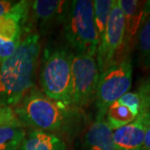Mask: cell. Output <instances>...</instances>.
<instances>
[{"instance_id":"1","label":"cell","mask_w":150,"mask_h":150,"mask_svg":"<svg viewBox=\"0 0 150 150\" xmlns=\"http://www.w3.org/2000/svg\"><path fill=\"white\" fill-rule=\"evenodd\" d=\"M40 53L39 34L28 33L13 55L0 63V107L16 106L34 87Z\"/></svg>"},{"instance_id":"2","label":"cell","mask_w":150,"mask_h":150,"mask_svg":"<svg viewBox=\"0 0 150 150\" xmlns=\"http://www.w3.org/2000/svg\"><path fill=\"white\" fill-rule=\"evenodd\" d=\"M13 108L23 127L57 135L75 134L83 122L79 109L60 105L34 87Z\"/></svg>"},{"instance_id":"3","label":"cell","mask_w":150,"mask_h":150,"mask_svg":"<svg viewBox=\"0 0 150 150\" xmlns=\"http://www.w3.org/2000/svg\"><path fill=\"white\" fill-rule=\"evenodd\" d=\"M73 53L62 47L46 48L39 70L42 92L53 101L64 107H72Z\"/></svg>"},{"instance_id":"4","label":"cell","mask_w":150,"mask_h":150,"mask_svg":"<svg viewBox=\"0 0 150 150\" xmlns=\"http://www.w3.org/2000/svg\"><path fill=\"white\" fill-rule=\"evenodd\" d=\"M63 24L65 38L75 53L96 56L99 38L93 19V1H71Z\"/></svg>"},{"instance_id":"5","label":"cell","mask_w":150,"mask_h":150,"mask_svg":"<svg viewBox=\"0 0 150 150\" xmlns=\"http://www.w3.org/2000/svg\"><path fill=\"white\" fill-rule=\"evenodd\" d=\"M133 81V65L130 57L112 65L100 74L95 103L96 118H104L108 108L128 93Z\"/></svg>"},{"instance_id":"6","label":"cell","mask_w":150,"mask_h":150,"mask_svg":"<svg viewBox=\"0 0 150 150\" xmlns=\"http://www.w3.org/2000/svg\"><path fill=\"white\" fill-rule=\"evenodd\" d=\"M71 73L72 107L81 110L96 98L100 77L96 56L73 54Z\"/></svg>"},{"instance_id":"7","label":"cell","mask_w":150,"mask_h":150,"mask_svg":"<svg viewBox=\"0 0 150 150\" xmlns=\"http://www.w3.org/2000/svg\"><path fill=\"white\" fill-rule=\"evenodd\" d=\"M124 48V17L118 6V1L114 0L105 31L97 49L96 60L100 74L112 65L126 59Z\"/></svg>"},{"instance_id":"8","label":"cell","mask_w":150,"mask_h":150,"mask_svg":"<svg viewBox=\"0 0 150 150\" xmlns=\"http://www.w3.org/2000/svg\"><path fill=\"white\" fill-rule=\"evenodd\" d=\"M125 23V57H130L137 34L144 20L150 16V1L117 0Z\"/></svg>"},{"instance_id":"9","label":"cell","mask_w":150,"mask_h":150,"mask_svg":"<svg viewBox=\"0 0 150 150\" xmlns=\"http://www.w3.org/2000/svg\"><path fill=\"white\" fill-rule=\"evenodd\" d=\"M71 2L61 0L33 1L30 9L31 20L41 32H46L55 23H64Z\"/></svg>"},{"instance_id":"10","label":"cell","mask_w":150,"mask_h":150,"mask_svg":"<svg viewBox=\"0 0 150 150\" xmlns=\"http://www.w3.org/2000/svg\"><path fill=\"white\" fill-rule=\"evenodd\" d=\"M150 126V112L139 113L134 121L112 131L116 150H140L146 130Z\"/></svg>"},{"instance_id":"11","label":"cell","mask_w":150,"mask_h":150,"mask_svg":"<svg viewBox=\"0 0 150 150\" xmlns=\"http://www.w3.org/2000/svg\"><path fill=\"white\" fill-rule=\"evenodd\" d=\"M82 150H116L112 130L104 118H96L83 137Z\"/></svg>"},{"instance_id":"12","label":"cell","mask_w":150,"mask_h":150,"mask_svg":"<svg viewBox=\"0 0 150 150\" xmlns=\"http://www.w3.org/2000/svg\"><path fill=\"white\" fill-rule=\"evenodd\" d=\"M64 141L57 134L33 129L26 134L18 150H65Z\"/></svg>"},{"instance_id":"13","label":"cell","mask_w":150,"mask_h":150,"mask_svg":"<svg viewBox=\"0 0 150 150\" xmlns=\"http://www.w3.org/2000/svg\"><path fill=\"white\" fill-rule=\"evenodd\" d=\"M26 134L20 123L0 126V150H18Z\"/></svg>"},{"instance_id":"14","label":"cell","mask_w":150,"mask_h":150,"mask_svg":"<svg viewBox=\"0 0 150 150\" xmlns=\"http://www.w3.org/2000/svg\"><path fill=\"white\" fill-rule=\"evenodd\" d=\"M135 45L138 50V60L141 69H150V16L141 25L137 34Z\"/></svg>"},{"instance_id":"15","label":"cell","mask_w":150,"mask_h":150,"mask_svg":"<svg viewBox=\"0 0 150 150\" xmlns=\"http://www.w3.org/2000/svg\"><path fill=\"white\" fill-rule=\"evenodd\" d=\"M135 118L136 116L129 110V108L120 104L117 101L108 108L104 115L106 123L112 131L129 124L134 121Z\"/></svg>"},{"instance_id":"16","label":"cell","mask_w":150,"mask_h":150,"mask_svg":"<svg viewBox=\"0 0 150 150\" xmlns=\"http://www.w3.org/2000/svg\"><path fill=\"white\" fill-rule=\"evenodd\" d=\"M114 0H95L93 1V19L97 28L99 41L102 38L108 21L112 11Z\"/></svg>"},{"instance_id":"17","label":"cell","mask_w":150,"mask_h":150,"mask_svg":"<svg viewBox=\"0 0 150 150\" xmlns=\"http://www.w3.org/2000/svg\"><path fill=\"white\" fill-rule=\"evenodd\" d=\"M137 93L141 101V107L139 113L150 112V73L139 82Z\"/></svg>"},{"instance_id":"18","label":"cell","mask_w":150,"mask_h":150,"mask_svg":"<svg viewBox=\"0 0 150 150\" xmlns=\"http://www.w3.org/2000/svg\"><path fill=\"white\" fill-rule=\"evenodd\" d=\"M117 102L129 108V110L133 112L136 117L138 116L139 112L140 107H141V101L137 92L126 93L119 99L117 100Z\"/></svg>"},{"instance_id":"19","label":"cell","mask_w":150,"mask_h":150,"mask_svg":"<svg viewBox=\"0 0 150 150\" xmlns=\"http://www.w3.org/2000/svg\"><path fill=\"white\" fill-rule=\"evenodd\" d=\"M21 41L0 38V63L9 58L16 51Z\"/></svg>"},{"instance_id":"20","label":"cell","mask_w":150,"mask_h":150,"mask_svg":"<svg viewBox=\"0 0 150 150\" xmlns=\"http://www.w3.org/2000/svg\"><path fill=\"white\" fill-rule=\"evenodd\" d=\"M20 123L12 107H0V126ZM21 124V123H20Z\"/></svg>"},{"instance_id":"21","label":"cell","mask_w":150,"mask_h":150,"mask_svg":"<svg viewBox=\"0 0 150 150\" xmlns=\"http://www.w3.org/2000/svg\"><path fill=\"white\" fill-rule=\"evenodd\" d=\"M15 4H16V2H14V1L0 0V17L8 13Z\"/></svg>"},{"instance_id":"22","label":"cell","mask_w":150,"mask_h":150,"mask_svg":"<svg viewBox=\"0 0 150 150\" xmlns=\"http://www.w3.org/2000/svg\"><path fill=\"white\" fill-rule=\"evenodd\" d=\"M140 150H150V126L146 130L144 139Z\"/></svg>"}]
</instances>
